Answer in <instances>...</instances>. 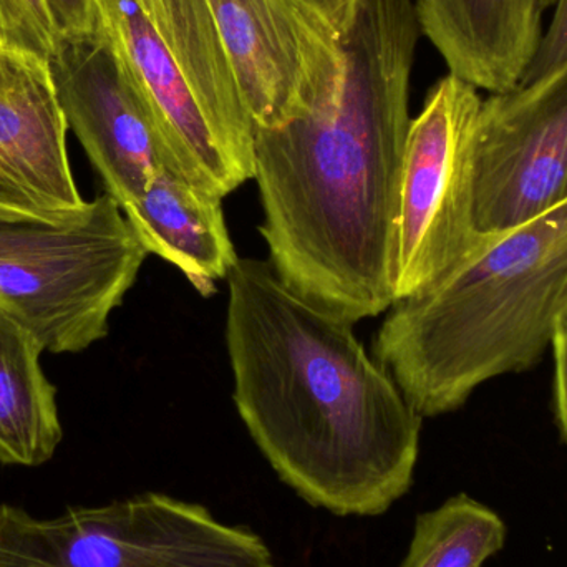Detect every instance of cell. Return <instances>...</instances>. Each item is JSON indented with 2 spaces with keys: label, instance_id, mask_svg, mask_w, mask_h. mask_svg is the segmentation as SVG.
Returning a JSON list of instances; mask_svg holds the SVG:
<instances>
[{
  "label": "cell",
  "instance_id": "cell-1",
  "mask_svg": "<svg viewBox=\"0 0 567 567\" xmlns=\"http://www.w3.org/2000/svg\"><path fill=\"white\" fill-rule=\"evenodd\" d=\"M420 33L413 0H353L333 92L279 128H255L268 261L287 286L353 323L393 306Z\"/></svg>",
  "mask_w": 567,
  "mask_h": 567
},
{
  "label": "cell",
  "instance_id": "cell-2",
  "mask_svg": "<svg viewBox=\"0 0 567 567\" xmlns=\"http://www.w3.org/2000/svg\"><path fill=\"white\" fill-rule=\"evenodd\" d=\"M233 400L252 442L309 505L383 515L406 495L423 416L367 352L353 322L239 258L228 276Z\"/></svg>",
  "mask_w": 567,
  "mask_h": 567
},
{
  "label": "cell",
  "instance_id": "cell-3",
  "mask_svg": "<svg viewBox=\"0 0 567 567\" xmlns=\"http://www.w3.org/2000/svg\"><path fill=\"white\" fill-rule=\"evenodd\" d=\"M567 312V203L489 235L440 281L393 303L372 355L420 416L465 405L496 377L525 372Z\"/></svg>",
  "mask_w": 567,
  "mask_h": 567
},
{
  "label": "cell",
  "instance_id": "cell-4",
  "mask_svg": "<svg viewBox=\"0 0 567 567\" xmlns=\"http://www.w3.org/2000/svg\"><path fill=\"white\" fill-rule=\"evenodd\" d=\"M96 32L179 175L219 198L255 179V123L206 0H96Z\"/></svg>",
  "mask_w": 567,
  "mask_h": 567
},
{
  "label": "cell",
  "instance_id": "cell-5",
  "mask_svg": "<svg viewBox=\"0 0 567 567\" xmlns=\"http://www.w3.org/2000/svg\"><path fill=\"white\" fill-rule=\"evenodd\" d=\"M146 256L109 193L62 218L0 212V309L47 352H83L109 336Z\"/></svg>",
  "mask_w": 567,
  "mask_h": 567
},
{
  "label": "cell",
  "instance_id": "cell-6",
  "mask_svg": "<svg viewBox=\"0 0 567 567\" xmlns=\"http://www.w3.org/2000/svg\"><path fill=\"white\" fill-rule=\"evenodd\" d=\"M0 567H276L255 533L162 493L39 518L0 503Z\"/></svg>",
  "mask_w": 567,
  "mask_h": 567
},
{
  "label": "cell",
  "instance_id": "cell-7",
  "mask_svg": "<svg viewBox=\"0 0 567 567\" xmlns=\"http://www.w3.org/2000/svg\"><path fill=\"white\" fill-rule=\"evenodd\" d=\"M482 102L478 89L449 73L410 123L393 303L432 287L489 236L476 229L473 188V128Z\"/></svg>",
  "mask_w": 567,
  "mask_h": 567
},
{
  "label": "cell",
  "instance_id": "cell-8",
  "mask_svg": "<svg viewBox=\"0 0 567 567\" xmlns=\"http://www.w3.org/2000/svg\"><path fill=\"white\" fill-rule=\"evenodd\" d=\"M476 229L505 235L567 203V66L483 100L473 128Z\"/></svg>",
  "mask_w": 567,
  "mask_h": 567
},
{
  "label": "cell",
  "instance_id": "cell-9",
  "mask_svg": "<svg viewBox=\"0 0 567 567\" xmlns=\"http://www.w3.org/2000/svg\"><path fill=\"white\" fill-rule=\"evenodd\" d=\"M255 128H279L333 92L342 30L303 0H206Z\"/></svg>",
  "mask_w": 567,
  "mask_h": 567
},
{
  "label": "cell",
  "instance_id": "cell-10",
  "mask_svg": "<svg viewBox=\"0 0 567 567\" xmlns=\"http://www.w3.org/2000/svg\"><path fill=\"white\" fill-rule=\"evenodd\" d=\"M49 63L66 125L120 208L162 169L176 172L152 110L96 30L56 40Z\"/></svg>",
  "mask_w": 567,
  "mask_h": 567
},
{
  "label": "cell",
  "instance_id": "cell-11",
  "mask_svg": "<svg viewBox=\"0 0 567 567\" xmlns=\"http://www.w3.org/2000/svg\"><path fill=\"white\" fill-rule=\"evenodd\" d=\"M66 130L49 60L0 47V212L62 218L86 205Z\"/></svg>",
  "mask_w": 567,
  "mask_h": 567
},
{
  "label": "cell",
  "instance_id": "cell-12",
  "mask_svg": "<svg viewBox=\"0 0 567 567\" xmlns=\"http://www.w3.org/2000/svg\"><path fill=\"white\" fill-rule=\"evenodd\" d=\"M558 0H413L420 29L475 89H516L538 50L543 17Z\"/></svg>",
  "mask_w": 567,
  "mask_h": 567
},
{
  "label": "cell",
  "instance_id": "cell-13",
  "mask_svg": "<svg viewBox=\"0 0 567 567\" xmlns=\"http://www.w3.org/2000/svg\"><path fill=\"white\" fill-rule=\"evenodd\" d=\"M221 202L165 168L123 213L148 255L178 268L208 297L216 292L215 282L228 279L239 261Z\"/></svg>",
  "mask_w": 567,
  "mask_h": 567
},
{
  "label": "cell",
  "instance_id": "cell-14",
  "mask_svg": "<svg viewBox=\"0 0 567 567\" xmlns=\"http://www.w3.org/2000/svg\"><path fill=\"white\" fill-rule=\"evenodd\" d=\"M43 347L0 309V463L40 466L63 439L56 390L42 365Z\"/></svg>",
  "mask_w": 567,
  "mask_h": 567
},
{
  "label": "cell",
  "instance_id": "cell-15",
  "mask_svg": "<svg viewBox=\"0 0 567 567\" xmlns=\"http://www.w3.org/2000/svg\"><path fill=\"white\" fill-rule=\"evenodd\" d=\"M505 542L506 525L498 513L462 493L416 516L400 567H483Z\"/></svg>",
  "mask_w": 567,
  "mask_h": 567
},
{
  "label": "cell",
  "instance_id": "cell-16",
  "mask_svg": "<svg viewBox=\"0 0 567 567\" xmlns=\"http://www.w3.org/2000/svg\"><path fill=\"white\" fill-rule=\"evenodd\" d=\"M56 40L45 0H0V47L49 60Z\"/></svg>",
  "mask_w": 567,
  "mask_h": 567
},
{
  "label": "cell",
  "instance_id": "cell-17",
  "mask_svg": "<svg viewBox=\"0 0 567 567\" xmlns=\"http://www.w3.org/2000/svg\"><path fill=\"white\" fill-rule=\"evenodd\" d=\"M555 7L551 23L543 32L538 50L519 85L539 82L567 66V0H558Z\"/></svg>",
  "mask_w": 567,
  "mask_h": 567
},
{
  "label": "cell",
  "instance_id": "cell-18",
  "mask_svg": "<svg viewBox=\"0 0 567 567\" xmlns=\"http://www.w3.org/2000/svg\"><path fill=\"white\" fill-rule=\"evenodd\" d=\"M59 39L90 35L96 30V0H45Z\"/></svg>",
  "mask_w": 567,
  "mask_h": 567
},
{
  "label": "cell",
  "instance_id": "cell-19",
  "mask_svg": "<svg viewBox=\"0 0 567 567\" xmlns=\"http://www.w3.org/2000/svg\"><path fill=\"white\" fill-rule=\"evenodd\" d=\"M555 355V410L559 432L567 443V312L558 327L551 342Z\"/></svg>",
  "mask_w": 567,
  "mask_h": 567
},
{
  "label": "cell",
  "instance_id": "cell-20",
  "mask_svg": "<svg viewBox=\"0 0 567 567\" xmlns=\"http://www.w3.org/2000/svg\"><path fill=\"white\" fill-rule=\"evenodd\" d=\"M303 2L309 3L312 9H316L317 12L322 13L326 19H329L333 25L343 30L353 0H303Z\"/></svg>",
  "mask_w": 567,
  "mask_h": 567
}]
</instances>
